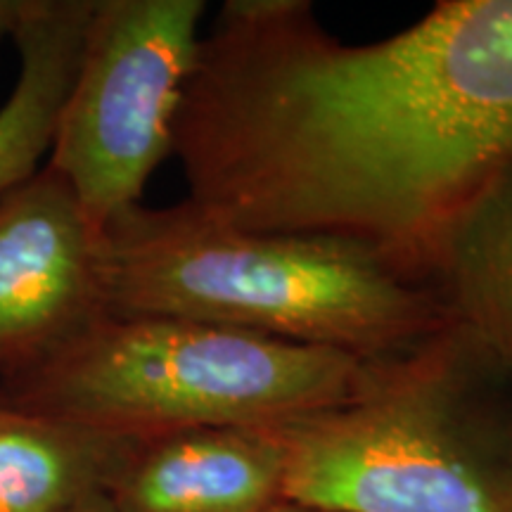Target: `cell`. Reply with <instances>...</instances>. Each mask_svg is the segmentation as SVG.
I'll use <instances>...</instances> for the list:
<instances>
[{"instance_id":"1","label":"cell","mask_w":512,"mask_h":512,"mask_svg":"<svg viewBox=\"0 0 512 512\" xmlns=\"http://www.w3.org/2000/svg\"><path fill=\"white\" fill-rule=\"evenodd\" d=\"M174 157L214 219L351 242L430 283L448 230L512 164V0H441L358 46L306 0H228Z\"/></svg>"},{"instance_id":"2","label":"cell","mask_w":512,"mask_h":512,"mask_svg":"<svg viewBox=\"0 0 512 512\" xmlns=\"http://www.w3.org/2000/svg\"><path fill=\"white\" fill-rule=\"evenodd\" d=\"M110 313L226 325L363 358L399 356L451 323L434 285L358 245L230 226L188 200L105 228Z\"/></svg>"},{"instance_id":"3","label":"cell","mask_w":512,"mask_h":512,"mask_svg":"<svg viewBox=\"0 0 512 512\" xmlns=\"http://www.w3.org/2000/svg\"><path fill=\"white\" fill-rule=\"evenodd\" d=\"M510 375L458 323L370 361L349 401L280 425L283 498L313 512H512Z\"/></svg>"},{"instance_id":"4","label":"cell","mask_w":512,"mask_h":512,"mask_svg":"<svg viewBox=\"0 0 512 512\" xmlns=\"http://www.w3.org/2000/svg\"><path fill=\"white\" fill-rule=\"evenodd\" d=\"M370 361L202 320L107 313L0 399L112 437L275 427L349 401Z\"/></svg>"},{"instance_id":"5","label":"cell","mask_w":512,"mask_h":512,"mask_svg":"<svg viewBox=\"0 0 512 512\" xmlns=\"http://www.w3.org/2000/svg\"><path fill=\"white\" fill-rule=\"evenodd\" d=\"M204 0H95L46 164L95 226L143 204L174 155V128L202 41Z\"/></svg>"},{"instance_id":"6","label":"cell","mask_w":512,"mask_h":512,"mask_svg":"<svg viewBox=\"0 0 512 512\" xmlns=\"http://www.w3.org/2000/svg\"><path fill=\"white\" fill-rule=\"evenodd\" d=\"M107 313L105 230L43 164L0 197V373L38 366Z\"/></svg>"},{"instance_id":"7","label":"cell","mask_w":512,"mask_h":512,"mask_svg":"<svg viewBox=\"0 0 512 512\" xmlns=\"http://www.w3.org/2000/svg\"><path fill=\"white\" fill-rule=\"evenodd\" d=\"M275 427H202L133 441L107 498L117 512H264L283 498Z\"/></svg>"},{"instance_id":"8","label":"cell","mask_w":512,"mask_h":512,"mask_svg":"<svg viewBox=\"0 0 512 512\" xmlns=\"http://www.w3.org/2000/svg\"><path fill=\"white\" fill-rule=\"evenodd\" d=\"M95 0H27L12 41L17 79L0 105V197L46 164Z\"/></svg>"},{"instance_id":"9","label":"cell","mask_w":512,"mask_h":512,"mask_svg":"<svg viewBox=\"0 0 512 512\" xmlns=\"http://www.w3.org/2000/svg\"><path fill=\"white\" fill-rule=\"evenodd\" d=\"M131 446L0 399V512H69L107 494Z\"/></svg>"},{"instance_id":"10","label":"cell","mask_w":512,"mask_h":512,"mask_svg":"<svg viewBox=\"0 0 512 512\" xmlns=\"http://www.w3.org/2000/svg\"><path fill=\"white\" fill-rule=\"evenodd\" d=\"M430 283L512 380V164L448 230Z\"/></svg>"},{"instance_id":"11","label":"cell","mask_w":512,"mask_h":512,"mask_svg":"<svg viewBox=\"0 0 512 512\" xmlns=\"http://www.w3.org/2000/svg\"><path fill=\"white\" fill-rule=\"evenodd\" d=\"M27 0H0V41L12 38Z\"/></svg>"},{"instance_id":"12","label":"cell","mask_w":512,"mask_h":512,"mask_svg":"<svg viewBox=\"0 0 512 512\" xmlns=\"http://www.w3.org/2000/svg\"><path fill=\"white\" fill-rule=\"evenodd\" d=\"M69 512H117L112 508L110 498H107V494H98V496H91L88 501H83L76 505V508H72Z\"/></svg>"},{"instance_id":"13","label":"cell","mask_w":512,"mask_h":512,"mask_svg":"<svg viewBox=\"0 0 512 512\" xmlns=\"http://www.w3.org/2000/svg\"><path fill=\"white\" fill-rule=\"evenodd\" d=\"M264 512H313L309 508H302V505L292 503V501H278L275 505H271V508L264 510Z\"/></svg>"}]
</instances>
